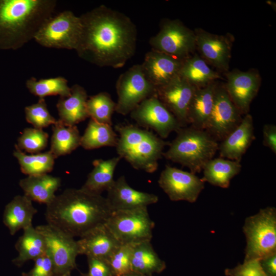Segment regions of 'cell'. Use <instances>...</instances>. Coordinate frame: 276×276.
<instances>
[{"label": "cell", "mask_w": 276, "mask_h": 276, "mask_svg": "<svg viewBox=\"0 0 276 276\" xmlns=\"http://www.w3.org/2000/svg\"><path fill=\"white\" fill-rule=\"evenodd\" d=\"M158 183L171 200L193 203L204 188L205 182L195 174L167 165Z\"/></svg>", "instance_id": "cell-13"}, {"label": "cell", "mask_w": 276, "mask_h": 276, "mask_svg": "<svg viewBox=\"0 0 276 276\" xmlns=\"http://www.w3.org/2000/svg\"><path fill=\"white\" fill-rule=\"evenodd\" d=\"M61 183L60 178L48 173L27 176L19 182L26 196L32 201L46 205L54 199Z\"/></svg>", "instance_id": "cell-24"}, {"label": "cell", "mask_w": 276, "mask_h": 276, "mask_svg": "<svg viewBox=\"0 0 276 276\" xmlns=\"http://www.w3.org/2000/svg\"><path fill=\"white\" fill-rule=\"evenodd\" d=\"M70 96L61 98L57 103L59 120L68 126H75L87 118V93L82 86L76 84L71 87Z\"/></svg>", "instance_id": "cell-22"}, {"label": "cell", "mask_w": 276, "mask_h": 276, "mask_svg": "<svg viewBox=\"0 0 276 276\" xmlns=\"http://www.w3.org/2000/svg\"><path fill=\"white\" fill-rule=\"evenodd\" d=\"M67 82L65 78L60 76L39 80L32 77L27 80L26 85L29 91L39 99L55 95L66 98L71 93Z\"/></svg>", "instance_id": "cell-34"}, {"label": "cell", "mask_w": 276, "mask_h": 276, "mask_svg": "<svg viewBox=\"0 0 276 276\" xmlns=\"http://www.w3.org/2000/svg\"><path fill=\"white\" fill-rule=\"evenodd\" d=\"M55 0H0V50H16L34 38L56 6Z\"/></svg>", "instance_id": "cell-3"}, {"label": "cell", "mask_w": 276, "mask_h": 276, "mask_svg": "<svg viewBox=\"0 0 276 276\" xmlns=\"http://www.w3.org/2000/svg\"><path fill=\"white\" fill-rule=\"evenodd\" d=\"M118 139L112 126L90 119L81 136L80 146L86 150L116 147Z\"/></svg>", "instance_id": "cell-32"}, {"label": "cell", "mask_w": 276, "mask_h": 276, "mask_svg": "<svg viewBox=\"0 0 276 276\" xmlns=\"http://www.w3.org/2000/svg\"><path fill=\"white\" fill-rule=\"evenodd\" d=\"M195 34L196 47L208 62L223 71L228 68L232 44L228 38L200 29Z\"/></svg>", "instance_id": "cell-20"}, {"label": "cell", "mask_w": 276, "mask_h": 276, "mask_svg": "<svg viewBox=\"0 0 276 276\" xmlns=\"http://www.w3.org/2000/svg\"><path fill=\"white\" fill-rule=\"evenodd\" d=\"M80 17L82 32L75 50L80 58L100 67L118 68L134 55L137 32L127 15L100 5Z\"/></svg>", "instance_id": "cell-1"}, {"label": "cell", "mask_w": 276, "mask_h": 276, "mask_svg": "<svg viewBox=\"0 0 276 276\" xmlns=\"http://www.w3.org/2000/svg\"><path fill=\"white\" fill-rule=\"evenodd\" d=\"M263 145L276 153V126L274 124H265L262 130Z\"/></svg>", "instance_id": "cell-42"}, {"label": "cell", "mask_w": 276, "mask_h": 276, "mask_svg": "<svg viewBox=\"0 0 276 276\" xmlns=\"http://www.w3.org/2000/svg\"><path fill=\"white\" fill-rule=\"evenodd\" d=\"M115 129L119 135L116 146L118 156L135 169L149 173L155 172L163 150L169 143L152 131L132 124H118Z\"/></svg>", "instance_id": "cell-4"}, {"label": "cell", "mask_w": 276, "mask_h": 276, "mask_svg": "<svg viewBox=\"0 0 276 276\" xmlns=\"http://www.w3.org/2000/svg\"><path fill=\"white\" fill-rule=\"evenodd\" d=\"M176 132V136L163 156L187 167L194 174L200 173L218 150V142L205 130L191 126L181 127Z\"/></svg>", "instance_id": "cell-5"}, {"label": "cell", "mask_w": 276, "mask_h": 276, "mask_svg": "<svg viewBox=\"0 0 276 276\" xmlns=\"http://www.w3.org/2000/svg\"><path fill=\"white\" fill-rule=\"evenodd\" d=\"M81 136L76 125H66L58 120L53 125L50 151L55 158L68 154L80 146Z\"/></svg>", "instance_id": "cell-30"}, {"label": "cell", "mask_w": 276, "mask_h": 276, "mask_svg": "<svg viewBox=\"0 0 276 276\" xmlns=\"http://www.w3.org/2000/svg\"><path fill=\"white\" fill-rule=\"evenodd\" d=\"M23 231L15 245L18 256L12 260L17 266L28 261H34L46 252L44 239L35 227L31 225Z\"/></svg>", "instance_id": "cell-28"}, {"label": "cell", "mask_w": 276, "mask_h": 276, "mask_svg": "<svg viewBox=\"0 0 276 276\" xmlns=\"http://www.w3.org/2000/svg\"><path fill=\"white\" fill-rule=\"evenodd\" d=\"M13 155L18 162L21 172L27 176L48 174L51 172L56 158L50 150L29 155L23 152L16 145Z\"/></svg>", "instance_id": "cell-33"}, {"label": "cell", "mask_w": 276, "mask_h": 276, "mask_svg": "<svg viewBox=\"0 0 276 276\" xmlns=\"http://www.w3.org/2000/svg\"><path fill=\"white\" fill-rule=\"evenodd\" d=\"M58 276H71V273L64 274L58 275ZM83 276H88V274H86V275H84Z\"/></svg>", "instance_id": "cell-45"}, {"label": "cell", "mask_w": 276, "mask_h": 276, "mask_svg": "<svg viewBox=\"0 0 276 276\" xmlns=\"http://www.w3.org/2000/svg\"><path fill=\"white\" fill-rule=\"evenodd\" d=\"M154 223L147 207L112 211L105 225L121 244L151 241Z\"/></svg>", "instance_id": "cell-7"}, {"label": "cell", "mask_w": 276, "mask_h": 276, "mask_svg": "<svg viewBox=\"0 0 276 276\" xmlns=\"http://www.w3.org/2000/svg\"><path fill=\"white\" fill-rule=\"evenodd\" d=\"M132 244H121L106 260L114 275L122 276L131 271Z\"/></svg>", "instance_id": "cell-38"}, {"label": "cell", "mask_w": 276, "mask_h": 276, "mask_svg": "<svg viewBox=\"0 0 276 276\" xmlns=\"http://www.w3.org/2000/svg\"><path fill=\"white\" fill-rule=\"evenodd\" d=\"M197 88L179 75L156 89V95L174 115L181 127H187L190 104Z\"/></svg>", "instance_id": "cell-15"}, {"label": "cell", "mask_w": 276, "mask_h": 276, "mask_svg": "<svg viewBox=\"0 0 276 276\" xmlns=\"http://www.w3.org/2000/svg\"><path fill=\"white\" fill-rule=\"evenodd\" d=\"M81 18L64 11L48 19L34 37L40 45L50 48L76 50L82 32Z\"/></svg>", "instance_id": "cell-8"}, {"label": "cell", "mask_w": 276, "mask_h": 276, "mask_svg": "<svg viewBox=\"0 0 276 276\" xmlns=\"http://www.w3.org/2000/svg\"><path fill=\"white\" fill-rule=\"evenodd\" d=\"M260 262L267 276H276V254L262 259Z\"/></svg>", "instance_id": "cell-43"}, {"label": "cell", "mask_w": 276, "mask_h": 276, "mask_svg": "<svg viewBox=\"0 0 276 276\" xmlns=\"http://www.w3.org/2000/svg\"><path fill=\"white\" fill-rule=\"evenodd\" d=\"M79 255L107 260L121 244L105 225L91 230L77 241Z\"/></svg>", "instance_id": "cell-21"}, {"label": "cell", "mask_w": 276, "mask_h": 276, "mask_svg": "<svg viewBox=\"0 0 276 276\" xmlns=\"http://www.w3.org/2000/svg\"><path fill=\"white\" fill-rule=\"evenodd\" d=\"M26 119L34 128L42 129L57 122L50 113L44 99H39L35 104L25 108Z\"/></svg>", "instance_id": "cell-37"}, {"label": "cell", "mask_w": 276, "mask_h": 276, "mask_svg": "<svg viewBox=\"0 0 276 276\" xmlns=\"http://www.w3.org/2000/svg\"><path fill=\"white\" fill-rule=\"evenodd\" d=\"M107 192L106 198L112 211L147 207L158 200L155 194L131 188L123 175L114 180Z\"/></svg>", "instance_id": "cell-18"}, {"label": "cell", "mask_w": 276, "mask_h": 276, "mask_svg": "<svg viewBox=\"0 0 276 276\" xmlns=\"http://www.w3.org/2000/svg\"><path fill=\"white\" fill-rule=\"evenodd\" d=\"M241 115L225 87L217 86L205 130L216 141H222L239 125L243 118Z\"/></svg>", "instance_id": "cell-14"}, {"label": "cell", "mask_w": 276, "mask_h": 276, "mask_svg": "<svg viewBox=\"0 0 276 276\" xmlns=\"http://www.w3.org/2000/svg\"><path fill=\"white\" fill-rule=\"evenodd\" d=\"M130 114L137 125L153 130L162 139L181 127L156 94L143 101Z\"/></svg>", "instance_id": "cell-12"}, {"label": "cell", "mask_w": 276, "mask_h": 276, "mask_svg": "<svg viewBox=\"0 0 276 276\" xmlns=\"http://www.w3.org/2000/svg\"><path fill=\"white\" fill-rule=\"evenodd\" d=\"M240 162L222 157L212 158L204 166L202 180L222 188L229 186L231 179L239 174Z\"/></svg>", "instance_id": "cell-27"}, {"label": "cell", "mask_w": 276, "mask_h": 276, "mask_svg": "<svg viewBox=\"0 0 276 276\" xmlns=\"http://www.w3.org/2000/svg\"><path fill=\"white\" fill-rule=\"evenodd\" d=\"M35 228L44 239L46 253L52 261L55 276L71 273L76 267L79 255L77 241L48 223Z\"/></svg>", "instance_id": "cell-11"}, {"label": "cell", "mask_w": 276, "mask_h": 276, "mask_svg": "<svg viewBox=\"0 0 276 276\" xmlns=\"http://www.w3.org/2000/svg\"><path fill=\"white\" fill-rule=\"evenodd\" d=\"M149 43L153 50L185 60L196 47L195 34L179 20L165 19Z\"/></svg>", "instance_id": "cell-9"}, {"label": "cell", "mask_w": 276, "mask_h": 276, "mask_svg": "<svg viewBox=\"0 0 276 276\" xmlns=\"http://www.w3.org/2000/svg\"><path fill=\"white\" fill-rule=\"evenodd\" d=\"M121 159L118 156L106 160H94V168L81 188L98 194L107 191L114 181V172Z\"/></svg>", "instance_id": "cell-26"}, {"label": "cell", "mask_w": 276, "mask_h": 276, "mask_svg": "<svg viewBox=\"0 0 276 276\" xmlns=\"http://www.w3.org/2000/svg\"><path fill=\"white\" fill-rule=\"evenodd\" d=\"M246 246L244 262L261 260L276 254V210L261 209L246 218L243 227Z\"/></svg>", "instance_id": "cell-6"}, {"label": "cell", "mask_w": 276, "mask_h": 276, "mask_svg": "<svg viewBox=\"0 0 276 276\" xmlns=\"http://www.w3.org/2000/svg\"><path fill=\"white\" fill-rule=\"evenodd\" d=\"M33 267L23 276H55L52 260L45 252L34 260Z\"/></svg>", "instance_id": "cell-40"}, {"label": "cell", "mask_w": 276, "mask_h": 276, "mask_svg": "<svg viewBox=\"0 0 276 276\" xmlns=\"http://www.w3.org/2000/svg\"><path fill=\"white\" fill-rule=\"evenodd\" d=\"M255 139L253 119L247 113L239 125L219 144L220 157L240 162Z\"/></svg>", "instance_id": "cell-19"}, {"label": "cell", "mask_w": 276, "mask_h": 276, "mask_svg": "<svg viewBox=\"0 0 276 276\" xmlns=\"http://www.w3.org/2000/svg\"><path fill=\"white\" fill-rule=\"evenodd\" d=\"M88 276H113L112 269L105 259L87 257Z\"/></svg>", "instance_id": "cell-41"}, {"label": "cell", "mask_w": 276, "mask_h": 276, "mask_svg": "<svg viewBox=\"0 0 276 276\" xmlns=\"http://www.w3.org/2000/svg\"><path fill=\"white\" fill-rule=\"evenodd\" d=\"M183 61L151 49L141 65L146 78L156 89L179 75Z\"/></svg>", "instance_id": "cell-17"}, {"label": "cell", "mask_w": 276, "mask_h": 276, "mask_svg": "<svg viewBox=\"0 0 276 276\" xmlns=\"http://www.w3.org/2000/svg\"><path fill=\"white\" fill-rule=\"evenodd\" d=\"M37 210L32 201L25 195H17L5 206L3 223L11 235L32 225V220Z\"/></svg>", "instance_id": "cell-23"}, {"label": "cell", "mask_w": 276, "mask_h": 276, "mask_svg": "<svg viewBox=\"0 0 276 276\" xmlns=\"http://www.w3.org/2000/svg\"><path fill=\"white\" fill-rule=\"evenodd\" d=\"M116 103L107 92H100L87 99L86 108L88 117L97 122L112 126V116Z\"/></svg>", "instance_id": "cell-35"}, {"label": "cell", "mask_w": 276, "mask_h": 276, "mask_svg": "<svg viewBox=\"0 0 276 276\" xmlns=\"http://www.w3.org/2000/svg\"><path fill=\"white\" fill-rule=\"evenodd\" d=\"M226 276H267L263 270L260 260L243 262L233 268L224 270Z\"/></svg>", "instance_id": "cell-39"}, {"label": "cell", "mask_w": 276, "mask_h": 276, "mask_svg": "<svg viewBox=\"0 0 276 276\" xmlns=\"http://www.w3.org/2000/svg\"><path fill=\"white\" fill-rule=\"evenodd\" d=\"M118 100L116 110L127 115L143 101L156 94V88L147 80L141 64L133 65L121 74L116 85Z\"/></svg>", "instance_id": "cell-10"}, {"label": "cell", "mask_w": 276, "mask_h": 276, "mask_svg": "<svg viewBox=\"0 0 276 276\" xmlns=\"http://www.w3.org/2000/svg\"><path fill=\"white\" fill-rule=\"evenodd\" d=\"M225 90L232 101L241 113H248L250 105L257 95L261 83L257 72L233 71L226 75Z\"/></svg>", "instance_id": "cell-16"}, {"label": "cell", "mask_w": 276, "mask_h": 276, "mask_svg": "<svg viewBox=\"0 0 276 276\" xmlns=\"http://www.w3.org/2000/svg\"><path fill=\"white\" fill-rule=\"evenodd\" d=\"M122 276H145L144 275H142L141 274H140L139 273L134 272V271H131L126 274H124Z\"/></svg>", "instance_id": "cell-44"}, {"label": "cell", "mask_w": 276, "mask_h": 276, "mask_svg": "<svg viewBox=\"0 0 276 276\" xmlns=\"http://www.w3.org/2000/svg\"><path fill=\"white\" fill-rule=\"evenodd\" d=\"M179 75L197 88L204 87L220 78V75L197 55L190 56L183 61Z\"/></svg>", "instance_id": "cell-31"}, {"label": "cell", "mask_w": 276, "mask_h": 276, "mask_svg": "<svg viewBox=\"0 0 276 276\" xmlns=\"http://www.w3.org/2000/svg\"><path fill=\"white\" fill-rule=\"evenodd\" d=\"M112 210L106 197L80 188H70L46 205L47 223L74 238L106 223Z\"/></svg>", "instance_id": "cell-2"}, {"label": "cell", "mask_w": 276, "mask_h": 276, "mask_svg": "<svg viewBox=\"0 0 276 276\" xmlns=\"http://www.w3.org/2000/svg\"><path fill=\"white\" fill-rule=\"evenodd\" d=\"M49 135L42 129L25 128L18 139L17 147L30 153H37L44 149L48 145Z\"/></svg>", "instance_id": "cell-36"}, {"label": "cell", "mask_w": 276, "mask_h": 276, "mask_svg": "<svg viewBox=\"0 0 276 276\" xmlns=\"http://www.w3.org/2000/svg\"><path fill=\"white\" fill-rule=\"evenodd\" d=\"M165 267V262L154 250L151 241L132 244L131 254L132 271L145 276L153 272H160Z\"/></svg>", "instance_id": "cell-29"}, {"label": "cell", "mask_w": 276, "mask_h": 276, "mask_svg": "<svg viewBox=\"0 0 276 276\" xmlns=\"http://www.w3.org/2000/svg\"><path fill=\"white\" fill-rule=\"evenodd\" d=\"M217 86L214 82L196 89L188 112V121L191 126L205 130L213 107Z\"/></svg>", "instance_id": "cell-25"}]
</instances>
